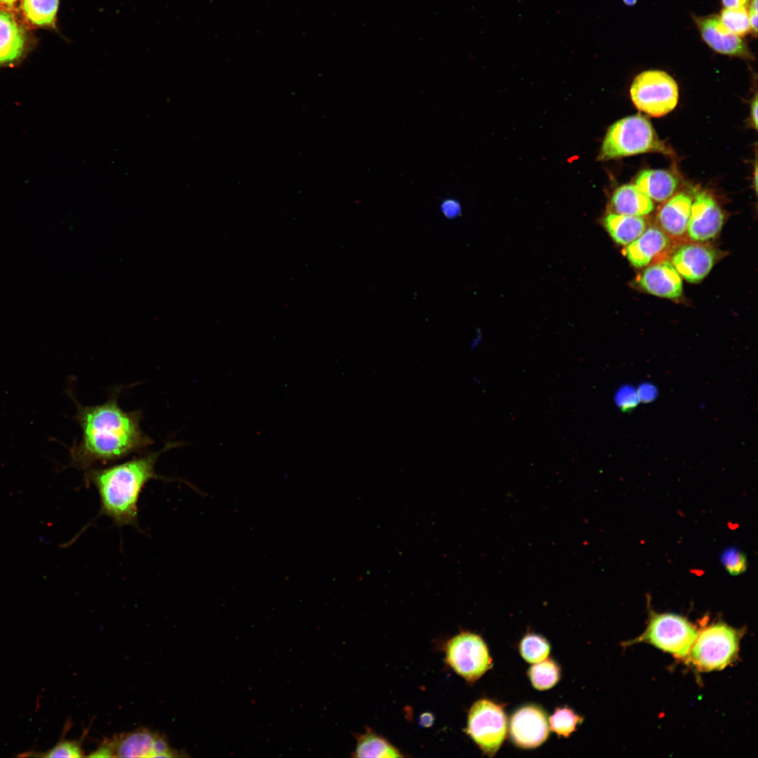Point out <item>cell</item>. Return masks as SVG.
Here are the masks:
<instances>
[{
  "instance_id": "6da1fadb",
  "label": "cell",
  "mask_w": 758,
  "mask_h": 758,
  "mask_svg": "<svg viewBox=\"0 0 758 758\" xmlns=\"http://www.w3.org/2000/svg\"><path fill=\"white\" fill-rule=\"evenodd\" d=\"M77 411L74 419L81 429V437L68 447L70 463L84 472L97 463L106 464L139 453L152 444L140 427V411H126L112 395L95 406H82L71 392Z\"/></svg>"
},
{
  "instance_id": "7a4b0ae2",
  "label": "cell",
  "mask_w": 758,
  "mask_h": 758,
  "mask_svg": "<svg viewBox=\"0 0 758 758\" xmlns=\"http://www.w3.org/2000/svg\"><path fill=\"white\" fill-rule=\"evenodd\" d=\"M178 445L168 443L159 451L110 467L86 470L85 482L93 485L100 497V514L110 518L119 527L137 526L139 498L145 485L158 479L154 470L158 457Z\"/></svg>"
},
{
  "instance_id": "3957f363",
  "label": "cell",
  "mask_w": 758,
  "mask_h": 758,
  "mask_svg": "<svg viewBox=\"0 0 758 758\" xmlns=\"http://www.w3.org/2000/svg\"><path fill=\"white\" fill-rule=\"evenodd\" d=\"M648 152L673 154L670 147L658 138L650 121L644 116L636 114L623 118L608 128L597 160L606 161Z\"/></svg>"
},
{
  "instance_id": "277c9868",
  "label": "cell",
  "mask_w": 758,
  "mask_h": 758,
  "mask_svg": "<svg viewBox=\"0 0 758 758\" xmlns=\"http://www.w3.org/2000/svg\"><path fill=\"white\" fill-rule=\"evenodd\" d=\"M743 631L717 622L698 629L686 663L700 672L726 668L738 656Z\"/></svg>"
},
{
  "instance_id": "5b68a950",
  "label": "cell",
  "mask_w": 758,
  "mask_h": 758,
  "mask_svg": "<svg viewBox=\"0 0 758 758\" xmlns=\"http://www.w3.org/2000/svg\"><path fill=\"white\" fill-rule=\"evenodd\" d=\"M698 629L686 618L651 611L644 632L627 645L646 643L685 662Z\"/></svg>"
},
{
  "instance_id": "8992f818",
  "label": "cell",
  "mask_w": 758,
  "mask_h": 758,
  "mask_svg": "<svg viewBox=\"0 0 758 758\" xmlns=\"http://www.w3.org/2000/svg\"><path fill=\"white\" fill-rule=\"evenodd\" d=\"M630 97L635 107L651 117H660L677 105L679 88L675 80L660 70H648L633 80Z\"/></svg>"
},
{
  "instance_id": "52a82bcc",
  "label": "cell",
  "mask_w": 758,
  "mask_h": 758,
  "mask_svg": "<svg viewBox=\"0 0 758 758\" xmlns=\"http://www.w3.org/2000/svg\"><path fill=\"white\" fill-rule=\"evenodd\" d=\"M179 752L172 748L157 732L139 729L122 733L104 740L88 757H177Z\"/></svg>"
},
{
  "instance_id": "ba28073f",
  "label": "cell",
  "mask_w": 758,
  "mask_h": 758,
  "mask_svg": "<svg viewBox=\"0 0 758 758\" xmlns=\"http://www.w3.org/2000/svg\"><path fill=\"white\" fill-rule=\"evenodd\" d=\"M446 662L456 674L472 683L492 665V659L484 640L475 634L462 632L445 644Z\"/></svg>"
},
{
  "instance_id": "9c48e42d",
  "label": "cell",
  "mask_w": 758,
  "mask_h": 758,
  "mask_svg": "<svg viewBox=\"0 0 758 758\" xmlns=\"http://www.w3.org/2000/svg\"><path fill=\"white\" fill-rule=\"evenodd\" d=\"M466 732L484 754L493 756L507 733L502 707L486 699L475 702L468 712Z\"/></svg>"
},
{
  "instance_id": "30bf717a",
  "label": "cell",
  "mask_w": 758,
  "mask_h": 758,
  "mask_svg": "<svg viewBox=\"0 0 758 758\" xmlns=\"http://www.w3.org/2000/svg\"><path fill=\"white\" fill-rule=\"evenodd\" d=\"M724 220V213L715 199L708 193L700 192L692 201L686 232L693 241H708L719 234Z\"/></svg>"
},
{
  "instance_id": "8fae6325",
  "label": "cell",
  "mask_w": 758,
  "mask_h": 758,
  "mask_svg": "<svg viewBox=\"0 0 758 758\" xmlns=\"http://www.w3.org/2000/svg\"><path fill=\"white\" fill-rule=\"evenodd\" d=\"M510 734L513 743L522 748H534L544 743L549 735L545 712L535 705L519 709L510 719Z\"/></svg>"
},
{
  "instance_id": "7c38bea8",
  "label": "cell",
  "mask_w": 758,
  "mask_h": 758,
  "mask_svg": "<svg viewBox=\"0 0 758 758\" xmlns=\"http://www.w3.org/2000/svg\"><path fill=\"white\" fill-rule=\"evenodd\" d=\"M703 41L720 54L752 60L753 55L741 37L726 29L720 22L719 15L693 17Z\"/></svg>"
},
{
  "instance_id": "4fadbf2b",
  "label": "cell",
  "mask_w": 758,
  "mask_h": 758,
  "mask_svg": "<svg viewBox=\"0 0 758 758\" xmlns=\"http://www.w3.org/2000/svg\"><path fill=\"white\" fill-rule=\"evenodd\" d=\"M715 259L714 251L706 246L686 244L672 256V264L679 275L691 283L702 281L711 271Z\"/></svg>"
},
{
  "instance_id": "5bb4252c",
  "label": "cell",
  "mask_w": 758,
  "mask_h": 758,
  "mask_svg": "<svg viewBox=\"0 0 758 758\" xmlns=\"http://www.w3.org/2000/svg\"><path fill=\"white\" fill-rule=\"evenodd\" d=\"M639 284L646 292L660 298L676 299L683 292L681 277L668 260H662L646 268Z\"/></svg>"
},
{
  "instance_id": "9a60e30c",
  "label": "cell",
  "mask_w": 758,
  "mask_h": 758,
  "mask_svg": "<svg viewBox=\"0 0 758 758\" xmlns=\"http://www.w3.org/2000/svg\"><path fill=\"white\" fill-rule=\"evenodd\" d=\"M670 245V240L665 232L658 227H651L627 246L625 255L634 267L641 268L665 253Z\"/></svg>"
},
{
  "instance_id": "2e32d148",
  "label": "cell",
  "mask_w": 758,
  "mask_h": 758,
  "mask_svg": "<svg viewBox=\"0 0 758 758\" xmlns=\"http://www.w3.org/2000/svg\"><path fill=\"white\" fill-rule=\"evenodd\" d=\"M24 29L13 16L0 10V67L17 63L26 48Z\"/></svg>"
},
{
  "instance_id": "e0dca14e",
  "label": "cell",
  "mask_w": 758,
  "mask_h": 758,
  "mask_svg": "<svg viewBox=\"0 0 758 758\" xmlns=\"http://www.w3.org/2000/svg\"><path fill=\"white\" fill-rule=\"evenodd\" d=\"M692 201V199L684 192L668 199L658 215L664 232L672 237H681L686 232Z\"/></svg>"
},
{
  "instance_id": "ac0fdd59",
  "label": "cell",
  "mask_w": 758,
  "mask_h": 758,
  "mask_svg": "<svg viewBox=\"0 0 758 758\" xmlns=\"http://www.w3.org/2000/svg\"><path fill=\"white\" fill-rule=\"evenodd\" d=\"M635 185L649 198L658 202L670 199L678 187L677 178L670 171L649 169L641 171Z\"/></svg>"
},
{
  "instance_id": "d6986e66",
  "label": "cell",
  "mask_w": 758,
  "mask_h": 758,
  "mask_svg": "<svg viewBox=\"0 0 758 758\" xmlns=\"http://www.w3.org/2000/svg\"><path fill=\"white\" fill-rule=\"evenodd\" d=\"M611 203L617 213L631 216L643 217L654 208L652 200L632 184L618 187L612 194Z\"/></svg>"
},
{
  "instance_id": "ffe728a7",
  "label": "cell",
  "mask_w": 758,
  "mask_h": 758,
  "mask_svg": "<svg viewBox=\"0 0 758 758\" xmlns=\"http://www.w3.org/2000/svg\"><path fill=\"white\" fill-rule=\"evenodd\" d=\"M609 234L617 244L627 246L646 230V222L642 217L610 213L603 220Z\"/></svg>"
},
{
  "instance_id": "44dd1931",
  "label": "cell",
  "mask_w": 758,
  "mask_h": 758,
  "mask_svg": "<svg viewBox=\"0 0 758 758\" xmlns=\"http://www.w3.org/2000/svg\"><path fill=\"white\" fill-rule=\"evenodd\" d=\"M354 757H401L400 751L371 729L357 737Z\"/></svg>"
},
{
  "instance_id": "7402d4cb",
  "label": "cell",
  "mask_w": 758,
  "mask_h": 758,
  "mask_svg": "<svg viewBox=\"0 0 758 758\" xmlns=\"http://www.w3.org/2000/svg\"><path fill=\"white\" fill-rule=\"evenodd\" d=\"M60 0H22V11L32 25L55 27Z\"/></svg>"
},
{
  "instance_id": "603a6c76",
  "label": "cell",
  "mask_w": 758,
  "mask_h": 758,
  "mask_svg": "<svg viewBox=\"0 0 758 758\" xmlns=\"http://www.w3.org/2000/svg\"><path fill=\"white\" fill-rule=\"evenodd\" d=\"M533 686L538 690H547L554 686L560 677V670L552 659L535 663L528 670Z\"/></svg>"
},
{
  "instance_id": "cb8c5ba5",
  "label": "cell",
  "mask_w": 758,
  "mask_h": 758,
  "mask_svg": "<svg viewBox=\"0 0 758 758\" xmlns=\"http://www.w3.org/2000/svg\"><path fill=\"white\" fill-rule=\"evenodd\" d=\"M722 25L740 37L751 33L748 11L746 7L724 8L719 15Z\"/></svg>"
},
{
  "instance_id": "d4e9b609",
  "label": "cell",
  "mask_w": 758,
  "mask_h": 758,
  "mask_svg": "<svg viewBox=\"0 0 758 758\" xmlns=\"http://www.w3.org/2000/svg\"><path fill=\"white\" fill-rule=\"evenodd\" d=\"M19 756L36 757H68L77 758L84 757L81 740H68L63 738L51 749L45 752L29 751Z\"/></svg>"
},
{
  "instance_id": "484cf974",
  "label": "cell",
  "mask_w": 758,
  "mask_h": 758,
  "mask_svg": "<svg viewBox=\"0 0 758 758\" xmlns=\"http://www.w3.org/2000/svg\"><path fill=\"white\" fill-rule=\"evenodd\" d=\"M521 656L527 662L536 663L545 660L550 653V644L540 636L528 634L519 645Z\"/></svg>"
},
{
  "instance_id": "4316f807",
  "label": "cell",
  "mask_w": 758,
  "mask_h": 758,
  "mask_svg": "<svg viewBox=\"0 0 758 758\" xmlns=\"http://www.w3.org/2000/svg\"><path fill=\"white\" fill-rule=\"evenodd\" d=\"M583 718L568 708H557L550 718V729L558 736L568 737Z\"/></svg>"
},
{
  "instance_id": "83f0119b",
  "label": "cell",
  "mask_w": 758,
  "mask_h": 758,
  "mask_svg": "<svg viewBox=\"0 0 758 758\" xmlns=\"http://www.w3.org/2000/svg\"><path fill=\"white\" fill-rule=\"evenodd\" d=\"M721 561L726 570L733 576L740 575L747 569L746 556L734 547H729L723 552Z\"/></svg>"
},
{
  "instance_id": "f1b7e54d",
  "label": "cell",
  "mask_w": 758,
  "mask_h": 758,
  "mask_svg": "<svg viewBox=\"0 0 758 758\" xmlns=\"http://www.w3.org/2000/svg\"><path fill=\"white\" fill-rule=\"evenodd\" d=\"M441 211L443 215L449 219L456 218L460 213V206L458 201L448 199L441 205Z\"/></svg>"
},
{
  "instance_id": "f546056e",
  "label": "cell",
  "mask_w": 758,
  "mask_h": 758,
  "mask_svg": "<svg viewBox=\"0 0 758 758\" xmlns=\"http://www.w3.org/2000/svg\"><path fill=\"white\" fill-rule=\"evenodd\" d=\"M748 6L747 11L751 33L756 36L757 34V0H750Z\"/></svg>"
},
{
  "instance_id": "4dcf8cb0",
  "label": "cell",
  "mask_w": 758,
  "mask_h": 758,
  "mask_svg": "<svg viewBox=\"0 0 758 758\" xmlns=\"http://www.w3.org/2000/svg\"><path fill=\"white\" fill-rule=\"evenodd\" d=\"M750 120L752 126L754 128H757V95L755 94L750 107Z\"/></svg>"
},
{
  "instance_id": "1f68e13d",
  "label": "cell",
  "mask_w": 758,
  "mask_h": 758,
  "mask_svg": "<svg viewBox=\"0 0 758 758\" xmlns=\"http://www.w3.org/2000/svg\"><path fill=\"white\" fill-rule=\"evenodd\" d=\"M721 1L724 8H747L750 0H721Z\"/></svg>"
},
{
  "instance_id": "d6a6232c",
  "label": "cell",
  "mask_w": 758,
  "mask_h": 758,
  "mask_svg": "<svg viewBox=\"0 0 758 758\" xmlns=\"http://www.w3.org/2000/svg\"><path fill=\"white\" fill-rule=\"evenodd\" d=\"M623 3L627 6H634L636 4L637 0H623Z\"/></svg>"
},
{
  "instance_id": "836d02e7",
  "label": "cell",
  "mask_w": 758,
  "mask_h": 758,
  "mask_svg": "<svg viewBox=\"0 0 758 758\" xmlns=\"http://www.w3.org/2000/svg\"><path fill=\"white\" fill-rule=\"evenodd\" d=\"M16 0H0V4L12 5Z\"/></svg>"
}]
</instances>
